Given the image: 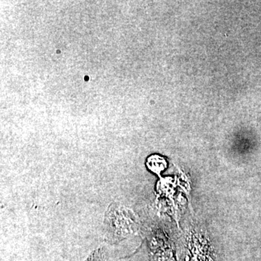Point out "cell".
Segmentation results:
<instances>
[{
    "mask_svg": "<svg viewBox=\"0 0 261 261\" xmlns=\"http://www.w3.org/2000/svg\"><path fill=\"white\" fill-rule=\"evenodd\" d=\"M137 224L130 210L118 203L108 208L104 221L105 238L114 244L131 235L136 231Z\"/></svg>",
    "mask_w": 261,
    "mask_h": 261,
    "instance_id": "1",
    "label": "cell"
},
{
    "mask_svg": "<svg viewBox=\"0 0 261 261\" xmlns=\"http://www.w3.org/2000/svg\"><path fill=\"white\" fill-rule=\"evenodd\" d=\"M166 166V162L163 158H162L160 156L157 155H152L148 159V166L151 168V169L156 171V170H162L163 168L162 167L159 166Z\"/></svg>",
    "mask_w": 261,
    "mask_h": 261,
    "instance_id": "2",
    "label": "cell"
},
{
    "mask_svg": "<svg viewBox=\"0 0 261 261\" xmlns=\"http://www.w3.org/2000/svg\"><path fill=\"white\" fill-rule=\"evenodd\" d=\"M86 261H103V251L100 249L95 250Z\"/></svg>",
    "mask_w": 261,
    "mask_h": 261,
    "instance_id": "3",
    "label": "cell"
}]
</instances>
